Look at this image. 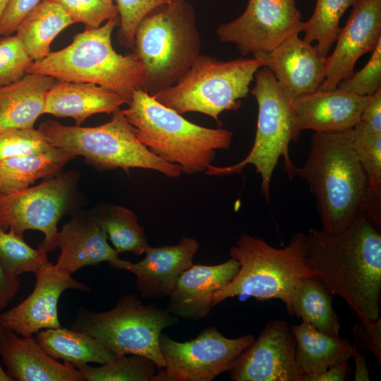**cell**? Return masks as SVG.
<instances>
[{
  "label": "cell",
  "instance_id": "cell-1",
  "mask_svg": "<svg viewBox=\"0 0 381 381\" xmlns=\"http://www.w3.org/2000/svg\"><path fill=\"white\" fill-rule=\"evenodd\" d=\"M306 236V261L314 275L360 320L379 318L381 234L366 216L338 234L310 228Z\"/></svg>",
  "mask_w": 381,
  "mask_h": 381
},
{
  "label": "cell",
  "instance_id": "cell-2",
  "mask_svg": "<svg viewBox=\"0 0 381 381\" xmlns=\"http://www.w3.org/2000/svg\"><path fill=\"white\" fill-rule=\"evenodd\" d=\"M296 176L305 179L315 195L326 232L340 234L365 216L370 186L353 145L351 128L315 132L307 160L296 167Z\"/></svg>",
  "mask_w": 381,
  "mask_h": 381
},
{
  "label": "cell",
  "instance_id": "cell-3",
  "mask_svg": "<svg viewBox=\"0 0 381 381\" xmlns=\"http://www.w3.org/2000/svg\"><path fill=\"white\" fill-rule=\"evenodd\" d=\"M127 104L121 111L135 128L138 140L187 174L205 172L216 150L231 146V131L195 124L141 89L133 92Z\"/></svg>",
  "mask_w": 381,
  "mask_h": 381
},
{
  "label": "cell",
  "instance_id": "cell-4",
  "mask_svg": "<svg viewBox=\"0 0 381 381\" xmlns=\"http://www.w3.org/2000/svg\"><path fill=\"white\" fill-rule=\"evenodd\" d=\"M196 13L187 1L165 2L138 23L134 52L145 70L142 90L150 95L179 80L200 55Z\"/></svg>",
  "mask_w": 381,
  "mask_h": 381
},
{
  "label": "cell",
  "instance_id": "cell-5",
  "mask_svg": "<svg viewBox=\"0 0 381 381\" xmlns=\"http://www.w3.org/2000/svg\"><path fill=\"white\" fill-rule=\"evenodd\" d=\"M117 23L118 17L112 18L99 28L78 33L68 46L34 61L26 73L97 84L118 93L128 103L133 92L143 88L145 70L135 52L122 55L114 50L111 34Z\"/></svg>",
  "mask_w": 381,
  "mask_h": 381
},
{
  "label": "cell",
  "instance_id": "cell-6",
  "mask_svg": "<svg viewBox=\"0 0 381 381\" xmlns=\"http://www.w3.org/2000/svg\"><path fill=\"white\" fill-rule=\"evenodd\" d=\"M307 236L297 232L288 245L276 248L265 241L242 234L229 250L231 258L237 260L239 270L234 278L217 291L213 306L237 296H248L257 300L279 299L286 309L291 292L301 279L315 277L306 261Z\"/></svg>",
  "mask_w": 381,
  "mask_h": 381
},
{
  "label": "cell",
  "instance_id": "cell-7",
  "mask_svg": "<svg viewBox=\"0 0 381 381\" xmlns=\"http://www.w3.org/2000/svg\"><path fill=\"white\" fill-rule=\"evenodd\" d=\"M38 131L53 147L82 156L99 170L121 169H150L169 178L179 177L181 167L164 161L151 152L137 138L135 128L120 109L112 113L111 120L95 127L64 126L48 120Z\"/></svg>",
  "mask_w": 381,
  "mask_h": 381
},
{
  "label": "cell",
  "instance_id": "cell-8",
  "mask_svg": "<svg viewBox=\"0 0 381 381\" xmlns=\"http://www.w3.org/2000/svg\"><path fill=\"white\" fill-rule=\"evenodd\" d=\"M262 66V61L255 57L219 61L200 54L176 83L152 96L180 114L202 113L220 126V114L241 107V99L248 95Z\"/></svg>",
  "mask_w": 381,
  "mask_h": 381
},
{
  "label": "cell",
  "instance_id": "cell-9",
  "mask_svg": "<svg viewBox=\"0 0 381 381\" xmlns=\"http://www.w3.org/2000/svg\"><path fill=\"white\" fill-rule=\"evenodd\" d=\"M254 78L255 85L250 92L257 101L258 114L250 151L237 164L225 167L211 165L205 173L214 176L240 174L246 165L252 164L261 176V193L269 201L271 179L279 158H284V170L289 179L295 176L296 167L290 158L289 146L299 135L295 128L292 99L279 85L272 72L262 66Z\"/></svg>",
  "mask_w": 381,
  "mask_h": 381
},
{
  "label": "cell",
  "instance_id": "cell-10",
  "mask_svg": "<svg viewBox=\"0 0 381 381\" xmlns=\"http://www.w3.org/2000/svg\"><path fill=\"white\" fill-rule=\"evenodd\" d=\"M177 322L176 316L153 305H144L133 294L122 296L106 312L80 308L71 329L86 333L116 356L136 354L152 360L158 369L164 367L159 349L164 329Z\"/></svg>",
  "mask_w": 381,
  "mask_h": 381
},
{
  "label": "cell",
  "instance_id": "cell-11",
  "mask_svg": "<svg viewBox=\"0 0 381 381\" xmlns=\"http://www.w3.org/2000/svg\"><path fill=\"white\" fill-rule=\"evenodd\" d=\"M78 181V172L71 170L1 197L0 227L22 238L28 230L40 231L44 239L39 248L47 253L55 250L58 222L76 205Z\"/></svg>",
  "mask_w": 381,
  "mask_h": 381
},
{
  "label": "cell",
  "instance_id": "cell-12",
  "mask_svg": "<svg viewBox=\"0 0 381 381\" xmlns=\"http://www.w3.org/2000/svg\"><path fill=\"white\" fill-rule=\"evenodd\" d=\"M255 339L251 334L228 338L214 327L184 342L162 333L159 349L164 367L153 381H211L229 371Z\"/></svg>",
  "mask_w": 381,
  "mask_h": 381
},
{
  "label": "cell",
  "instance_id": "cell-13",
  "mask_svg": "<svg viewBox=\"0 0 381 381\" xmlns=\"http://www.w3.org/2000/svg\"><path fill=\"white\" fill-rule=\"evenodd\" d=\"M304 25L296 0H248L244 12L220 24L216 34L220 42L235 44L246 56L270 52Z\"/></svg>",
  "mask_w": 381,
  "mask_h": 381
},
{
  "label": "cell",
  "instance_id": "cell-14",
  "mask_svg": "<svg viewBox=\"0 0 381 381\" xmlns=\"http://www.w3.org/2000/svg\"><path fill=\"white\" fill-rule=\"evenodd\" d=\"M296 342L282 320L268 322L229 369L233 381H303L296 363Z\"/></svg>",
  "mask_w": 381,
  "mask_h": 381
},
{
  "label": "cell",
  "instance_id": "cell-15",
  "mask_svg": "<svg viewBox=\"0 0 381 381\" xmlns=\"http://www.w3.org/2000/svg\"><path fill=\"white\" fill-rule=\"evenodd\" d=\"M35 274L36 282L30 296L16 306L0 313V326L22 337H32L42 329L61 327L57 305L62 293L69 289L83 291L90 289L49 261Z\"/></svg>",
  "mask_w": 381,
  "mask_h": 381
},
{
  "label": "cell",
  "instance_id": "cell-16",
  "mask_svg": "<svg viewBox=\"0 0 381 381\" xmlns=\"http://www.w3.org/2000/svg\"><path fill=\"white\" fill-rule=\"evenodd\" d=\"M381 40V0H358L337 36L332 54L327 57L325 78L320 90L336 89L350 77L363 54L372 52Z\"/></svg>",
  "mask_w": 381,
  "mask_h": 381
},
{
  "label": "cell",
  "instance_id": "cell-17",
  "mask_svg": "<svg viewBox=\"0 0 381 381\" xmlns=\"http://www.w3.org/2000/svg\"><path fill=\"white\" fill-rule=\"evenodd\" d=\"M253 56L272 72L291 99L318 90L325 78L327 56L301 40L299 33L291 35L270 52Z\"/></svg>",
  "mask_w": 381,
  "mask_h": 381
},
{
  "label": "cell",
  "instance_id": "cell-18",
  "mask_svg": "<svg viewBox=\"0 0 381 381\" xmlns=\"http://www.w3.org/2000/svg\"><path fill=\"white\" fill-rule=\"evenodd\" d=\"M198 249L195 238L184 237L176 245L150 246L138 262L119 259L109 265L134 274L135 289L143 298L160 299L169 296L179 276L193 265Z\"/></svg>",
  "mask_w": 381,
  "mask_h": 381
},
{
  "label": "cell",
  "instance_id": "cell-19",
  "mask_svg": "<svg viewBox=\"0 0 381 381\" xmlns=\"http://www.w3.org/2000/svg\"><path fill=\"white\" fill-rule=\"evenodd\" d=\"M370 95L360 96L336 88L320 90L292 99L296 132H337L352 128L360 121Z\"/></svg>",
  "mask_w": 381,
  "mask_h": 381
},
{
  "label": "cell",
  "instance_id": "cell-20",
  "mask_svg": "<svg viewBox=\"0 0 381 381\" xmlns=\"http://www.w3.org/2000/svg\"><path fill=\"white\" fill-rule=\"evenodd\" d=\"M239 267L238 262L232 258L214 265L193 264L179 276L166 310L176 317L193 321L205 318L213 307L214 294L234 278Z\"/></svg>",
  "mask_w": 381,
  "mask_h": 381
},
{
  "label": "cell",
  "instance_id": "cell-21",
  "mask_svg": "<svg viewBox=\"0 0 381 381\" xmlns=\"http://www.w3.org/2000/svg\"><path fill=\"white\" fill-rule=\"evenodd\" d=\"M0 356L6 372L18 381H85L73 364L61 363L49 356L32 337L18 336L0 326Z\"/></svg>",
  "mask_w": 381,
  "mask_h": 381
},
{
  "label": "cell",
  "instance_id": "cell-22",
  "mask_svg": "<svg viewBox=\"0 0 381 381\" xmlns=\"http://www.w3.org/2000/svg\"><path fill=\"white\" fill-rule=\"evenodd\" d=\"M57 247L61 253L54 265L70 274L85 266L102 262L111 265L120 259L90 211L73 212L72 219L59 231Z\"/></svg>",
  "mask_w": 381,
  "mask_h": 381
},
{
  "label": "cell",
  "instance_id": "cell-23",
  "mask_svg": "<svg viewBox=\"0 0 381 381\" xmlns=\"http://www.w3.org/2000/svg\"><path fill=\"white\" fill-rule=\"evenodd\" d=\"M124 104L120 95L97 84L59 80L45 95L43 114L71 117L80 126L92 115L112 114Z\"/></svg>",
  "mask_w": 381,
  "mask_h": 381
},
{
  "label": "cell",
  "instance_id": "cell-24",
  "mask_svg": "<svg viewBox=\"0 0 381 381\" xmlns=\"http://www.w3.org/2000/svg\"><path fill=\"white\" fill-rule=\"evenodd\" d=\"M56 78L26 73L20 80L0 87V132L10 129H31L43 114L45 95Z\"/></svg>",
  "mask_w": 381,
  "mask_h": 381
},
{
  "label": "cell",
  "instance_id": "cell-25",
  "mask_svg": "<svg viewBox=\"0 0 381 381\" xmlns=\"http://www.w3.org/2000/svg\"><path fill=\"white\" fill-rule=\"evenodd\" d=\"M291 329L296 342V363L303 381H312L328 368L353 356V346L348 339L329 336L303 321Z\"/></svg>",
  "mask_w": 381,
  "mask_h": 381
},
{
  "label": "cell",
  "instance_id": "cell-26",
  "mask_svg": "<svg viewBox=\"0 0 381 381\" xmlns=\"http://www.w3.org/2000/svg\"><path fill=\"white\" fill-rule=\"evenodd\" d=\"M40 347L55 360H63L75 367L89 363H105L116 353L95 337L67 328H49L36 333Z\"/></svg>",
  "mask_w": 381,
  "mask_h": 381
},
{
  "label": "cell",
  "instance_id": "cell-27",
  "mask_svg": "<svg viewBox=\"0 0 381 381\" xmlns=\"http://www.w3.org/2000/svg\"><path fill=\"white\" fill-rule=\"evenodd\" d=\"M74 155L59 148L0 162V198L23 190L37 179L59 173Z\"/></svg>",
  "mask_w": 381,
  "mask_h": 381
},
{
  "label": "cell",
  "instance_id": "cell-28",
  "mask_svg": "<svg viewBox=\"0 0 381 381\" xmlns=\"http://www.w3.org/2000/svg\"><path fill=\"white\" fill-rule=\"evenodd\" d=\"M332 295L316 277L304 278L291 292L287 312L322 333L341 338Z\"/></svg>",
  "mask_w": 381,
  "mask_h": 381
},
{
  "label": "cell",
  "instance_id": "cell-29",
  "mask_svg": "<svg viewBox=\"0 0 381 381\" xmlns=\"http://www.w3.org/2000/svg\"><path fill=\"white\" fill-rule=\"evenodd\" d=\"M74 23L57 4L41 1L19 24L16 32L34 61L50 52L54 39Z\"/></svg>",
  "mask_w": 381,
  "mask_h": 381
},
{
  "label": "cell",
  "instance_id": "cell-30",
  "mask_svg": "<svg viewBox=\"0 0 381 381\" xmlns=\"http://www.w3.org/2000/svg\"><path fill=\"white\" fill-rule=\"evenodd\" d=\"M90 212L119 253L131 252L139 256L150 247L144 229L130 209L110 203H100Z\"/></svg>",
  "mask_w": 381,
  "mask_h": 381
},
{
  "label": "cell",
  "instance_id": "cell-31",
  "mask_svg": "<svg viewBox=\"0 0 381 381\" xmlns=\"http://www.w3.org/2000/svg\"><path fill=\"white\" fill-rule=\"evenodd\" d=\"M358 1L317 0L313 16L305 22L303 40L310 44L315 41L320 53L327 57L336 41L341 17L349 6Z\"/></svg>",
  "mask_w": 381,
  "mask_h": 381
},
{
  "label": "cell",
  "instance_id": "cell-32",
  "mask_svg": "<svg viewBox=\"0 0 381 381\" xmlns=\"http://www.w3.org/2000/svg\"><path fill=\"white\" fill-rule=\"evenodd\" d=\"M101 365L76 368L87 381H153L157 368L150 358L136 354L116 356Z\"/></svg>",
  "mask_w": 381,
  "mask_h": 381
},
{
  "label": "cell",
  "instance_id": "cell-33",
  "mask_svg": "<svg viewBox=\"0 0 381 381\" xmlns=\"http://www.w3.org/2000/svg\"><path fill=\"white\" fill-rule=\"evenodd\" d=\"M48 261L45 250L32 248L23 238L0 227V263L8 272L35 274Z\"/></svg>",
  "mask_w": 381,
  "mask_h": 381
},
{
  "label": "cell",
  "instance_id": "cell-34",
  "mask_svg": "<svg viewBox=\"0 0 381 381\" xmlns=\"http://www.w3.org/2000/svg\"><path fill=\"white\" fill-rule=\"evenodd\" d=\"M351 133L353 147L370 186L381 187V133L361 121L351 128Z\"/></svg>",
  "mask_w": 381,
  "mask_h": 381
},
{
  "label": "cell",
  "instance_id": "cell-35",
  "mask_svg": "<svg viewBox=\"0 0 381 381\" xmlns=\"http://www.w3.org/2000/svg\"><path fill=\"white\" fill-rule=\"evenodd\" d=\"M33 61L17 35L0 37V87L22 78Z\"/></svg>",
  "mask_w": 381,
  "mask_h": 381
},
{
  "label": "cell",
  "instance_id": "cell-36",
  "mask_svg": "<svg viewBox=\"0 0 381 381\" xmlns=\"http://www.w3.org/2000/svg\"><path fill=\"white\" fill-rule=\"evenodd\" d=\"M59 5L73 22L82 23L85 29L97 28L110 18L118 17L114 4L104 0H46Z\"/></svg>",
  "mask_w": 381,
  "mask_h": 381
},
{
  "label": "cell",
  "instance_id": "cell-37",
  "mask_svg": "<svg viewBox=\"0 0 381 381\" xmlns=\"http://www.w3.org/2000/svg\"><path fill=\"white\" fill-rule=\"evenodd\" d=\"M52 147L38 129L0 132V162L17 156L42 153Z\"/></svg>",
  "mask_w": 381,
  "mask_h": 381
},
{
  "label": "cell",
  "instance_id": "cell-38",
  "mask_svg": "<svg viewBox=\"0 0 381 381\" xmlns=\"http://www.w3.org/2000/svg\"><path fill=\"white\" fill-rule=\"evenodd\" d=\"M337 87L360 96L372 95L381 89V40L366 65L341 80Z\"/></svg>",
  "mask_w": 381,
  "mask_h": 381
},
{
  "label": "cell",
  "instance_id": "cell-39",
  "mask_svg": "<svg viewBox=\"0 0 381 381\" xmlns=\"http://www.w3.org/2000/svg\"><path fill=\"white\" fill-rule=\"evenodd\" d=\"M120 16L118 39L120 44L131 49L136 28L142 18L164 0H114Z\"/></svg>",
  "mask_w": 381,
  "mask_h": 381
},
{
  "label": "cell",
  "instance_id": "cell-40",
  "mask_svg": "<svg viewBox=\"0 0 381 381\" xmlns=\"http://www.w3.org/2000/svg\"><path fill=\"white\" fill-rule=\"evenodd\" d=\"M353 348L358 351L368 350L381 364V318L375 320H360L353 328Z\"/></svg>",
  "mask_w": 381,
  "mask_h": 381
},
{
  "label": "cell",
  "instance_id": "cell-41",
  "mask_svg": "<svg viewBox=\"0 0 381 381\" xmlns=\"http://www.w3.org/2000/svg\"><path fill=\"white\" fill-rule=\"evenodd\" d=\"M43 0H8L0 20V36H10L23 20Z\"/></svg>",
  "mask_w": 381,
  "mask_h": 381
},
{
  "label": "cell",
  "instance_id": "cell-42",
  "mask_svg": "<svg viewBox=\"0 0 381 381\" xmlns=\"http://www.w3.org/2000/svg\"><path fill=\"white\" fill-rule=\"evenodd\" d=\"M360 121L373 131L381 133V89L370 95L361 113Z\"/></svg>",
  "mask_w": 381,
  "mask_h": 381
},
{
  "label": "cell",
  "instance_id": "cell-43",
  "mask_svg": "<svg viewBox=\"0 0 381 381\" xmlns=\"http://www.w3.org/2000/svg\"><path fill=\"white\" fill-rule=\"evenodd\" d=\"M19 285L17 276L8 272L0 263V311L6 307L16 296Z\"/></svg>",
  "mask_w": 381,
  "mask_h": 381
},
{
  "label": "cell",
  "instance_id": "cell-44",
  "mask_svg": "<svg viewBox=\"0 0 381 381\" xmlns=\"http://www.w3.org/2000/svg\"><path fill=\"white\" fill-rule=\"evenodd\" d=\"M350 371L348 361H343L328 368L324 373L313 377L312 381H344Z\"/></svg>",
  "mask_w": 381,
  "mask_h": 381
},
{
  "label": "cell",
  "instance_id": "cell-45",
  "mask_svg": "<svg viewBox=\"0 0 381 381\" xmlns=\"http://www.w3.org/2000/svg\"><path fill=\"white\" fill-rule=\"evenodd\" d=\"M355 361L354 381H369V370L365 354L353 348V356Z\"/></svg>",
  "mask_w": 381,
  "mask_h": 381
},
{
  "label": "cell",
  "instance_id": "cell-46",
  "mask_svg": "<svg viewBox=\"0 0 381 381\" xmlns=\"http://www.w3.org/2000/svg\"><path fill=\"white\" fill-rule=\"evenodd\" d=\"M13 380L10 375L5 371L0 364V381H12Z\"/></svg>",
  "mask_w": 381,
  "mask_h": 381
},
{
  "label": "cell",
  "instance_id": "cell-47",
  "mask_svg": "<svg viewBox=\"0 0 381 381\" xmlns=\"http://www.w3.org/2000/svg\"><path fill=\"white\" fill-rule=\"evenodd\" d=\"M8 0H0V20L4 13Z\"/></svg>",
  "mask_w": 381,
  "mask_h": 381
},
{
  "label": "cell",
  "instance_id": "cell-48",
  "mask_svg": "<svg viewBox=\"0 0 381 381\" xmlns=\"http://www.w3.org/2000/svg\"><path fill=\"white\" fill-rule=\"evenodd\" d=\"M167 2H174L178 1H186V0H164Z\"/></svg>",
  "mask_w": 381,
  "mask_h": 381
},
{
  "label": "cell",
  "instance_id": "cell-49",
  "mask_svg": "<svg viewBox=\"0 0 381 381\" xmlns=\"http://www.w3.org/2000/svg\"><path fill=\"white\" fill-rule=\"evenodd\" d=\"M104 1L109 4H114V0H104Z\"/></svg>",
  "mask_w": 381,
  "mask_h": 381
}]
</instances>
